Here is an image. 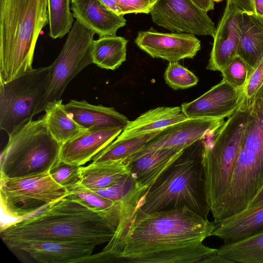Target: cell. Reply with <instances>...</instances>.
I'll use <instances>...</instances> for the list:
<instances>
[{
	"label": "cell",
	"mask_w": 263,
	"mask_h": 263,
	"mask_svg": "<svg viewBox=\"0 0 263 263\" xmlns=\"http://www.w3.org/2000/svg\"><path fill=\"white\" fill-rule=\"evenodd\" d=\"M136 205L123 204L111 239L82 262L199 263L217 251L203 243L214 222L187 207L145 213Z\"/></svg>",
	"instance_id": "obj_1"
},
{
	"label": "cell",
	"mask_w": 263,
	"mask_h": 263,
	"mask_svg": "<svg viewBox=\"0 0 263 263\" xmlns=\"http://www.w3.org/2000/svg\"><path fill=\"white\" fill-rule=\"evenodd\" d=\"M123 205L96 210L67 195L29 217L2 226L1 237L3 241L24 239L101 245L113 236Z\"/></svg>",
	"instance_id": "obj_2"
},
{
	"label": "cell",
	"mask_w": 263,
	"mask_h": 263,
	"mask_svg": "<svg viewBox=\"0 0 263 263\" xmlns=\"http://www.w3.org/2000/svg\"><path fill=\"white\" fill-rule=\"evenodd\" d=\"M0 81L33 69L35 45L48 24L47 0H0Z\"/></svg>",
	"instance_id": "obj_3"
},
{
	"label": "cell",
	"mask_w": 263,
	"mask_h": 263,
	"mask_svg": "<svg viewBox=\"0 0 263 263\" xmlns=\"http://www.w3.org/2000/svg\"><path fill=\"white\" fill-rule=\"evenodd\" d=\"M203 139L184 150L138 201L145 213L187 207L204 219L210 211L202 164Z\"/></svg>",
	"instance_id": "obj_4"
},
{
	"label": "cell",
	"mask_w": 263,
	"mask_h": 263,
	"mask_svg": "<svg viewBox=\"0 0 263 263\" xmlns=\"http://www.w3.org/2000/svg\"><path fill=\"white\" fill-rule=\"evenodd\" d=\"M252 105L243 100L237 110L203 140L202 164L206 192L213 218L229 187L240 151Z\"/></svg>",
	"instance_id": "obj_5"
},
{
	"label": "cell",
	"mask_w": 263,
	"mask_h": 263,
	"mask_svg": "<svg viewBox=\"0 0 263 263\" xmlns=\"http://www.w3.org/2000/svg\"><path fill=\"white\" fill-rule=\"evenodd\" d=\"M262 186L263 87L251 106L243 143L216 220H223L246 210Z\"/></svg>",
	"instance_id": "obj_6"
},
{
	"label": "cell",
	"mask_w": 263,
	"mask_h": 263,
	"mask_svg": "<svg viewBox=\"0 0 263 263\" xmlns=\"http://www.w3.org/2000/svg\"><path fill=\"white\" fill-rule=\"evenodd\" d=\"M42 116L9 136L1 155V177L18 178L49 171L59 159L61 147Z\"/></svg>",
	"instance_id": "obj_7"
},
{
	"label": "cell",
	"mask_w": 263,
	"mask_h": 263,
	"mask_svg": "<svg viewBox=\"0 0 263 263\" xmlns=\"http://www.w3.org/2000/svg\"><path fill=\"white\" fill-rule=\"evenodd\" d=\"M49 66L30 71L4 82L0 81V128L10 135L32 120L49 80Z\"/></svg>",
	"instance_id": "obj_8"
},
{
	"label": "cell",
	"mask_w": 263,
	"mask_h": 263,
	"mask_svg": "<svg viewBox=\"0 0 263 263\" xmlns=\"http://www.w3.org/2000/svg\"><path fill=\"white\" fill-rule=\"evenodd\" d=\"M1 204L5 215L21 220L67 195L49 171L22 177H1Z\"/></svg>",
	"instance_id": "obj_9"
},
{
	"label": "cell",
	"mask_w": 263,
	"mask_h": 263,
	"mask_svg": "<svg viewBox=\"0 0 263 263\" xmlns=\"http://www.w3.org/2000/svg\"><path fill=\"white\" fill-rule=\"evenodd\" d=\"M95 34L78 21H74L60 54L49 66L50 77L47 89L36 114L44 111L48 103L61 100L72 79L93 63L92 50Z\"/></svg>",
	"instance_id": "obj_10"
},
{
	"label": "cell",
	"mask_w": 263,
	"mask_h": 263,
	"mask_svg": "<svg viewBox=\"0 0 263 263\" xmlns=\"http://www.w3.org/2000/svg\"><path fill=\"white\" fill-rule=\"evenodd\" d=\"M150 14L157 25L173 32L214 36L216 27L193 0H157Z\"/></svg>",
	"instance_id": "obj_11"
},
{
	"label": "cell",
	"mask_w": 263,
	"mask_h": 263,
	"mask_svg": "<svg viewBox=\"0 0 263 263\" xmlns=\"http://www.w3.org/2000/svg\"><path fill=\"white\" fill-rule=\"evenodd\" d=\"M223 119H187L161 130L155 138L125 160L128 163L148 153L160 149L183 151L217 130Z\"/></svg>",
	"instance_id": "obj_12"
},
{
	"label": "cell",
	"mask_w": 263,
	"mask_h": 263,
	"mask_svg": "<svg viewBox=\"0 0 263 263\" xmlns=\"http://www.w3.org/2000/svg\"><path fill=\"white\" fill-rule=\"evenodd\" d=\"M138 47L153 58L169 62L193 59L201 48L200 41L189 33H163L153 28L138 32L135 39Z\"/></svg>",
	"instance_id": "obj_13"
},
{
	"label": "cell",
	"mask_w": 263,
	"mask_h": 263,
	"mask_svg": "<svg viewBox=\"0 0 263 263\" xmlns=\"http://www.w3.org/2000/svg\"><path fill=\"white\" fill-rule=\"evenodd\" d=\"M243 88L234 87L222 80L197 99L182 104L188 119H219L232 116L244 100Z\"/></svg>",
	"instance_id": "obj_14"
},
{
	"label": "cell",
	"mask_w": 263,
	"mask_h": 263,
	"mask_svg": "<svg viewBox=\"0 0 263 263\" xmlns=\"http://www.w3.org/2000/svg\"><path fill=\"white\" fill-rule=\"evenodd\" d=\"M3 242L10 249L24 251L37 261L44 263L81 262L92 254L97 246L82 242L24 239Z\"/></svg>",
	"instance_id": "obj_15"
},
{
	"label": "cell",
	"mask_w": 263,
	"mask_h": 263,
	"mask_svg": "<svg viewBox=\"0 0 263 263\" xmlns=\"http://www.w3.org/2000/svg\"><path fill=\"white\" fill-rule=\"evenodd\" d=\"M241 10L231 0L226 6L214 36L206 69L221 72L237 55L238 16Z\"/></svg>",
	"instance_id": "obj_16"
},
{
	"label": "cell",
	"mask_w": 263,
	"mask_h": 263,
	"mask_svg": "<svg viewBox=\"0 0 263 263\" xmlns=\"http://www.w3.org/2000/svg\"><path fill=\"white\" fill-rule=\"evenodd\" d=\"M121 128L87 130L61 145L60 161L82 166L92 159L122 132Z\"/></svg>",
	"instance_id": "obj_17"
},
{
	"label": "cell",
	"mask_w": 263,
	"mask_h": 263,
	"mask_svg": "<svg viewBox=\"0 0 263 263\" xmlns=\"http://www.w3.org/2000/svg\"><path fill=\"white\" fill-rule=\"evenodd\" d=\"M183 151L171 148L157 149L127 163L129 175L134 183V192L140 200Z\"/></svg>",
	"instance_id": "obj_18"
},
{
	"label": "cell",
	"mask_w": 263,
	"mask_h": 263,
	"mask_svg": "<svg viewBox=\"0 0 263 263\" xmlns=\"http://www.w3.org/2000/svg\"><path fill=\"white\" fill-rule=\"evenodd\" d=\"M71 10L77 21L99 37L116 35L126 24L123 15L116 13L99 0H71Z\"/></svg>",
	"instance_id": "obj_19"
},
{
	"label": "cell",
	"mask_w": 263,
	"mask_h": 263,
	"mask_svg": "<svg viewBox=\"0 0 263 263\" xmlns=\"http://www.w3.org/2000/svg\"><path fill=\"white\" fill-rule=\"evenodd\" d=\"M238 29L237 55L247 64L250 75L263 58V16L255 12L241 10Z\"/></svg>",
	"instance_id": "obj_20"
},
{
	"label": "cell",
	"mask_w": 263,
	"mask_h": 263,
	"mask_svg": "<svg viewBox=\"0 0 263 263\" xmlns=\"http://www.w3.org/2000/svg\"><path fill=\"white\" fill-rule=\"evenodd\" d=\"M69 116L87 130L109 128L124 129L129 121L114 108L72 100L64 104Z\"/></svg>",
	"instance_id": "obj_21"
},
{
	"label": "cell",
	"mask_w": 263,
	"mask_h": 263,
	"mask_svg": "<svg viewBox=\"0 0 263 263\" xmlns=\"http://www.w3.org/2000/svg\"><path fill=\"white\" fill-rule=\"evenodd\" d=\"M214 223L211 236L219 238L223 243L235 242L262 232L263 202Z\"/></svg>",
	"instance_id": "obj_22"
},
{
	"label": "cell",
	"mask_w": 263,
	"mask_h": 263,
	"mask_svg": "<svg viewBox=\"0 0 263 263\" xmlns=\"http://www.w3.org/2000/svg\"><path fill=\"white\" fill-rule=\"evenodd\" d=\"M187 119L181 107H157L149 110L135 120L129 121L117 138H129L162 130Z\"/></svg>",
	"instance_id": "obj_23"
},
{
	"label": "cell",
	"mask_w": 263,
	"mask_h": 263,
	"mask_svg": "<svg viewBox=\"0 0 263 263\" xmlns=\"http://www.w3.org/2000/svg\"><path fill=\"white\" fill-rule=\"evenodd\" d=\"M80 182L92 190L112 186L129 174L127 165L124 160L91 162L86 166H80Z\"/></svg>",
	"instance_id": "obj_24"
},
{
	"label": "cell",
	"mask_w": 263,
	"mask_h": 263,
	"mask_svg": "<svg viewBox=\"0 0 263 263\" xmlns=\"http://www.w3.org/2000/svg\"><path fill=\"white\" fill-rule=\"evenodd\" d=\"M44 111L48 129L61 145L87 130L69 116L61 99L48 103Z\"/></svg>",
	"instance_id": "obj_25"
},
{
	"label": "cell",
	"mask_w": 263,
	"mask_h": 263,
	"mask_svg": "<svg viewBox=\"0 0 263 263\" xmlns=\"http://www.w3.org/2000/svg\"><path fill=\"white\" fill-rule=\"evenodd\" d=\"M127 43L125 38L116 35L100 36L93 42V63L101 68L116 69L126 61Z\"/></svg>",
	"instance_id": "obj_26"
},
{
	"label": "cell",
	"mask_w": 263,
	"mask_h": 263,
	"mask_svg": "<svg viewBox=\"0 0 263 263\" xmlns=\"http://www.w3.org/2000/svg\"><path fill=\"white\" fill-rule=\"evenodd\" d=\"M216 253L233 263H263V231L235 242L223 243Z\"/></svg>",
	"instance_id": "obj_27"
},
{
	"label": "cell",
	"mask_w": 263,
	"mask_h": 263,
	"mask_svg": "<svg viewBox=\"0 0 263 263\" xmlns=\"http://www.w3.org/2000/svg\"><path fill=\"white\" fill-rule=\"evenodd\" d=\"M161 130L125 138H117L92 159L93 163L125 160L155 138Z\"/></svg>",
	"instance_id": "obj_28"
},
{
	"label": "cell",
	"mask_w": 263,
	"mask_h": 263,
	"mask_svg": "<svg viewBox=\"0 0 263 263\" xmlns=\"http://www.w3.org/2000/svg\"><path fill=\"white\" fill-rule=\"evenodd\" d=\"M71 0H47L49 36L60 39L68 33L73 23Z\"/></svg>",
	"instance_id": "obj_29"
},
{
	"label": "cell",
	"mask_w": 263,
	"mask_h": 263,
	"mask_svg": "<svg viewBox=\"0 0 263 263\" xmlns=\"http://www.w3.org/2000/svg\"><path fill=\"white\" fill-rule=\"evenodd\" d=\"M67 195L84 205L96 210H107L122 205L124 200H114L88 189L80 182L66 188Z\"/></svg>",
	"instance_id": "obj_30"
},
{
	"label": "cell",
	"mask_w": 263,
	"mask_h": 263,
	"mask_svg": "<svg viewBox=\"0 0 263 263\" xmlns=\"http://www.w3.org/2000/svg\"><path fill=\"white\" fill-rule=\"evenodd\" d=\"M164 78L166 83L174 90L192 87L198 82V78L178 62H169Z\"/></svg>",
	"instance_id": "obj_31"
},
{
	"label": "cell",
	"mask_w": 263,
	"mask_h": 263,
	"mask_svg": "<svg viewBox=\"0 0 263 263\" xmlns=\"http://www.w3.org/2000/svg\"><path fill=\"white\" fill-rule=\"evenodd\" d=\"M79 168L59 160L50 169L49 173L56 182L66 188L80 182Z\"/></svg>",
	"instance_id": "obj_32"
},
{
	"label": "cell",
	"mask_w": 263,
	"mask_h": 263,
	"mask_svg": "<svg viewBox=\"0 0 263 263\" xmlns=\"http://www.w3.org/2000/svg\"><path fill=\"white\" fill-rule=\"evenodd\" d=\"M221 72L222 80L237 88H244L249 75L247 64L238 56Z\"/></svg>",
	"instance_id": "obj_33"
},
{
	"label": "cell",
	"mask_w": 263,
	"mask_h": 263,
	"mask_svg": "<svg viewBox=\"0 0 263 263\" xmlns=\"http://www.w3.org/2000/svg\"><path fill=\"white\" fill-rule=\"evenodd\" d=\"M263 87V58L250 74L243 88L244 99L253 104L257 92Z\"/></svg>",
	"instance_id": "obj_34"
},
{
	"label": "cell",
	"mask_w": 263,
	"mask_h": 263,
	"mask_svg": "<svg viewBox=\"0 0 263 263\" xmlns=\"http://www.w3.org/2000/svg\"><path fill=\"white\" fill-rule=\"evenodd\" d=\"M122 15L150 13L157 0H117Z\"/></svg>",
	"instance_id": "obj_35"
},
{
	"label": "cell",
	"mask_w": 263,
	"mask_h": 263,
	"mask_svg": "<svg viewBox=\"0 0 263 263\" xmlns=\"http://www.w3.org/2000/svg\"><path fill=\"white\" fill-rule=\"evenodd\" d=\"M200 263H233V262L215 252L201 260Z\"/></svg>",
	"instance_id": "obj_36"
},
{
	"label": "cell",
	"mask_w": 263,
	"mask_h": 263,
	"mask_svg": "<svg viewBox=\"0 0 263 263\" xmlns=\"http://www.w3.org/2000/svg\"><path fill=\"white\" fill-rule=\"evenodd\" d=\"M201 9L208 12L214 9V2L213 0H193Z\"/></svg>",
	"instance_id": "obj_37"
},
{
	"label": "cell",
	"mask_w": 263,
	"mask_h": 263,
	"mask_svg": "<svg viewBox=\"0 0 263 263\" xmlns=\"http://www.w3.org/2000/svg\"><path fill=\"white\" fill-rule=\"evenodd\" d=\"M103 5L110 10L119 15H122L118 5L117 0H99Z\"/></svg>",
	"instance_id": "obj_38"
},
{
	"label": "cell",
	"mask_w": 263,
	"mask_h": 263,
	"mask_svg": "<svg viewBox=\"0 0 263 263\" xmlns=\"http://www.w3.org/2000/svg\"><path fill=\"white\" fill-rule=\"evenodd\" d=\"M263 202V186L250 202L248 208L255 206Z\"/></svg>",
	"instance_id": "obj_39"
},
{
	"label": "cell",
	"mask_w": 263,
	"mask_h": 263,
	"mask_svg": "<svg viewBox=\"0 0 263 263\" xmlns=\"http://www.w3.org/2000/svg\"><path fill=\"white\" fill-rule=\"evenodd\" d=\"M255 12L263 16V0H252Z\"/></svg>",
	"instance_id": "obj_40"
},
{
	"label": "cell",
	"mask_w": 263,
	"mask_h": 263,
	"mask_svg": "<svg viewBox=\"0 0 263 263\" xmlns=\"http://www.w3.org/2000/svg\"><path fill=\"white\" fill-rule=\"evenodd\" d=\"M214 2H220L221 1H222L223 0H213Z\"/></svg>",
	"instance_id": "obj_41"
}]
</instances>
